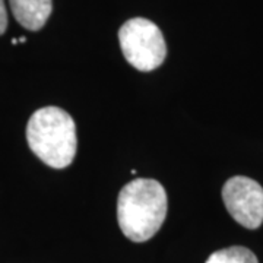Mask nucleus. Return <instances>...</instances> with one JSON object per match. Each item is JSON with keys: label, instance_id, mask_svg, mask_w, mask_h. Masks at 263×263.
Listing matches in <instances>:
<instances>
[{"label": "nucleus", "instance_id": "1", "mask_svg": "<svg viewBox=\"0 0 263 263\" xmlns=\"http://www.w3.org/2000/svg\"><path fill=\"white\" fill-rule=\"evenodd\" d=\"M167 215V193L152 179H135L122 189L117 200V219L123 234L143 243L158 233Z\"/></svg>", "mask_w": 263, "mask_h": 263}, {"label": "nucleus", "instance_id": "2", "mask_svg": "<svg viewBox=\"0 0 263 263\" xmlns=\"http://www.w3.org/2000/svg\"><path fill=\"white\" fill-rule=\"evenodd\" d=\"M31 151L51 168H66L76 155V126L73 119L59 107H44L31 116L27 126Z\"/></svg>", "mask_w": 263, "mask_h": 263}, {"label": "nucleus", "instance_id": "3", "mask_svg": "<svg viewBox=\"0 0 263 263\" xmlns=\"http://www.w3.org/2000/svg\"><path fill=\"white\" fill-rule=\"evenodd\" d=\"M119 41L126 60L142 72L160 67L167 56L161 29L145 18H133L124 22L119 31Z\"/></svg>", "mask_w": 263, "mask_h": 263}, {"label": "nucleus", "instance_id": "4", "mask_svg": "<svg viewBox=\"0 0 263 263\" xmlns=\"http://www.w3.org/2000/svg\"><path fill=\"white\" fill-rule=\"evenodd\" d=\"M222 200L235 221L249 230H256L263 222V187L254 180L235 176L222 187Z\"/></svg>", "mask_w": 263, "mask_h": 263}, {"label": "nucleus", "instance_id": "5", "mask_svg": "<svg viewBox=\"0 0 263 263\" xmlns=\"http://www.w3.org/2000/svg\"><path fill=\"white\" fill-rule=\"evenodd\" d=\"M15 19L29 31L41 29L53 9V0H9Z\"/></svg>", "mask_w": 263, "mask_h": 263}, {"label": "nucleus", "instance_id": "6", "mask_svg": "<svg viewBox=\"0 0 263 263\" xmlns=\"http://www.w3.org/2000/svg\"><path fill=\"white\" fill-rule=\"evenodd\" d=\"M205 263H259L257 257L254 256L252 250L241 247V246H233L222 250H218L212 253Z\"/></svg>", "mask_w": 263, "mask_h": 263}, {"label": "nucleus", "instance_id": "7", "mask_svg": "<svg viewBox=\"0 0 263 263\" xmlns=\"http://www.w3.org/2000/svg\"><path fill=\"white\" fill-rule=\"evenodd\" d=\"M8 28V12L5 6V0H0V35Z\"/></svg>", "mask_w": 263, "mask_h": 263}, {"label": "nucleus", "instance_id": "8", "mask_svg": "<svg viewBox=\"0 0 263 263\" xmlns=\"http://www.w3.org/2000/svg\"><path fill=\"white\" fill-rule=\"evenodd\" d=\"M25 41H27V38H25V37L19 38V43H25Z\"/></svg>", "mask_w": 263, "mask_h": 263}]
</instances>
